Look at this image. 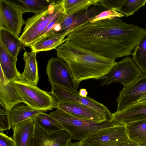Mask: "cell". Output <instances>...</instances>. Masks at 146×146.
I'll list each match as a JSON object with an SVG mask.
<instances>
[{"label": "cell", "mask_w": 146, "mask_h": 146, "mask_svg": "<svg viewBox=\"0 0 146 146\" xmlns=\"http://www.w3.org/2000/svg\"><path fill=\"white\" fill-rule=\"evenodd\" d=\"M112 115L111 120L126 125L146 120V102L135 103L123 110L112 113Z\"/></svg>", "instance_id": "obj_14"}, {"label": "cell", "mask_w": 146, "mask_h": 146, "mask_svg": "<svg viewBox=\"0 0 146 146\" xmlns=\"http://www.w3.org/2000/svg\"><path fill=\"white\" fill-rule=\"evenodd\" d=\"M146 3V0H125L118 12L129 16L144 6Z\"/></svg>", "instance_id": "obj_27"}, {"label": "cell", "mask_w": 146, "mask_h": 146, "mask_svg": "<svg viewBox=\"0 0 146 146\" xmlns=\"http://www.w3.org/2000/svg\"><path fill=\"white\" fill-rule=\"evenodd\" d=\"M17 58L11 54L0 42V68L9 82L21 79V74L17 70Z\"/></svg>", "instance_id": "obj_16"}, {"label": "cell", "mask_w": 146, "mask_h": 146, "mask_svg": "<svg viewBox=\"0 0 146 146\" xmlns=\"http://www.w3.org/2000/svg\"><path fill=\"white\" fill-rule=\"evenodd\" d=\"M132 55L133 60L142 73L146 74V29Z\"/></svg>", "instance_id": "obj_26"}, {"label": "cell", "mask_w": 146, "mask_h": 146, "mask_svg": "<svg viewBox=\"0 0 146 146\" xmlns=\"http://www.w3.org/2000/svg\"><path fill=\"white\" fill-rule=\"evenodd\" d=\"M56 109L75 117L96 122L107 120L103 115L93 109L74 102H58Z\"/></svg>", "instance_id": "obj_13"}, {"label": "cell", "mask_w": 146, "mask_h": 146, "mask_svg": "<svg viewBox=\"0 0 146 146\" xmlns=\"http://www.w3.org/2000/svg\"><path fill=\"white\" fill-rule=\"evenodd\" d=\"M51 92L59 102H76L93 109L103 115L107 120L111 121L112 119V113L107 107L90 97H82L79 94L57 86L52 87Z\"/></svg>", "instance_id": "obj_10"}, {"label": "cell", "mask_w": 146, "mask_h": 146, "mask_svg": "<svg viewBox=\"0 0 146 146\" xmlns=\"http://www.w3.org/2000/svg\"><path fill=\"white\" fill-rule=\"evenodd\" d=\"M72 139L65 130L49 134L36 125L35 133L29 146H67Z\"/></svg>", "instance_id": "obj_12"}, {"label": "cell", "mask_w": 146, "mask_h": 146, "mask_svg": "<svg viewBox=\"0 0 146 146\" xmlns=\"http://www.w3.org/2000/svg\"><path fill=\"white\" fill-rule=\"evenodd\" d=\"M0 146H16L13 138L3 132L0 133Z\"/></svg>", "instance_id": "obj_32"}, {"label": "cell", "mask_w": 146, "mask_h": 146, "mask_svg": "<svg viewBox=\"0 0 146 146\" xmlns=\"http://www.w3.org/2000/svg\"><path fill=\"white\" fill-rule=\"evenodd\" d=\"M141 146H146V141L139 144Z\"/></svg>", "instance_id": "obj_37"}, {"label": "cell", "mask_w": 146, "mask_h": 146, "mask_svg": "<svg viewBox=\"0 0 146 146\" xmlns=\"http://www.w3.org/2000/svg\"><path fill=\"white\" fill-rule=\"evenodd\" d=\"M0 102L10 112L16 105L23 103L11 82L0 84Z\"/></svg>", "instance_id": "obj_21"}, {"label": "cell", "mask_w": 146, "mask_h": 146, "mask_svg": "<svg viewBox=\"0 0 146 146\" xmlns=\"http://www.w3.org/2000/svg\"><path fill=\"white\" fill-rule=\"evenodd\" d=\"M145 30L119 17L94 22L89 19L69 29L64 41L69 40L101 56L115 59L132 55Z\"/></svg>", "instance_id": "obj_1"}, {"label": "cell", "mask_w": 146, "mask_h": 146, "mask_svg": "<svg viewBox=\"0 0 146 146\" xmlns=\"http://www.w3.org/2000/svg\"><path fill=\"white\" fill-rule=\"evenodd\" d=\"M80 141L81 146H105L133 141L129 137L127 125L119 124L101 129Z\"/></svg>", "instance_id": "obj_7"}, {"label": "cell", "mask_w": 146, "mask_h": 146, "mask_svg": "<svg viewBox=\"0 0 146 146\" xmlns=\"http://www.w3.org/2000/svg\"><path fill=\"white\" fill-rule=\"evenodd\" d=\"M56 50L57 57L68 66L77 88L83 80L102 79L117 63L115 59L101 56L68 40Z\"/></svg>", "instance_id": "obj_2"}, {"label": "cell", "mask_w": 146, "mask_h": 146, "mask_svg": "<svg viewBox=\"0 0 146 146\" xmlns=\"http://www.w3.org/2000/svg\"><path fill=\"white\" fill-rule=\"evenodd\" d=\"M36 124L34 118L21 122L15 125L13 138L16 146H29L33 137Z\"/></svg>", "instance_id": "obj_15"}, {"label": "cell", "mask_w": 146, "mask_h": 146, "mask_svg": "<svg viewBox=\"0 0 146 146\" xmlns=\"http://www.w3.org/2000/svg\"><path fill=\"white\" fill-rule=\"evenodd\" d=\"M68 31L46 36L35 41L29 47L31 50L36 52L56 49L65 42L64 39Z\"/></svg>", "instance_id": "obj_18"}, {"label": "cell", "mask_w": 146, "mask_h": 146, "mask_svg": "<svg viewBox=\"0 0 146 146\" xmlns=\"http://www.w3.org/2000/svg\"><path fill=\"white\" fill-rule=\"evenodd\" d=\"M141 71L132 60L126 56L117 62L112 68L102 79V86L112 83H119L126 87L136 81L142 74Z\"/></svg>", "instance_id": "obj_6"}, {"label": "cell", "mask_w": 146, "mask_h": 146, "mask_svg": "<svg viewBox=\"0 0 146 146\" xmlns=\"http://www.w3.org/2000/svg\"><path fill=\"white\" fill-rule=\"evenodd\" d=\"M20 7L9 0H0V29L7 30L19 36L22 26L26 24Z\"/></svg>", "instance_id": "obj_9"}, {"label": "cell", "mask_w": 146, "mask_h": 146, "mask_svg": "<svg viewBox=\"0 0 146 146\" xmlns=\"http://www.w3.org/2000/svg\"><path fill=\"white\" fill-rule=\"evenodd\" d=\"M46 71L52 87H60L79 94L72 74L67 65L62 59L58 57L50 59Z\"/></svg>", "instance_id": "obj_8"}, {"label": "cell", "mask_w": 146, "mask_h": 146, "mask_svg": "<svg viewBox=\"0 0 146 146\" xmlns=\"http://www.w3.org/2000/svg\"><path fill=\"white\" fill-rule=\"evenodd\" d=\"M67 146H81V145L80 142L79 141L74 143L71 142Z\"/></svg>", "instance_id": "obj_35"}, {"label": "cell", "mask_w": 146, "mask_h": 146, "mask_svg": "<svg viewBox=\"0 0 146 146\" xmlns=\"http://www.w3.org/2000/svg\"><path fill=\"white\" fill-rule=\"evenodd\" d=\"M79 12L74 15L64 17L59 23L61 27L60 33L71 29L76 25V21L81 13Z\"/></svg>", "instance_id": "obj_29"}, {"label": "cell", "mask_w": 146, "mask_h": 146, "mask_svg": "<svg viewBox=\"0 0 146 146\" xmlns=\"http://www.w3.org/2000/svg\"><path fill=\"white\" fill-rule=\"evenodd\" d=\"M105 146H141L139 144L133 141L126 143H120L111 144Z\"/></svg>", "instance_id": "obj_33"}, {"label": "cell", "mask_w": 146, "mask_h": 146, "mask_svg": "<svg viewBox=\"0 0 146 146\" xmlns=\"http://www.w3.org/2000/svg\"><path fill=\"white\" fill-rule=\"evenodd\" d=\"M146 95V74H142L134 83L123 89L117 98V111L123 110Z\"/></svg>", "instance_id": "obj_11"}, {"label": "cell", "mask_w": 146, "mask_h": 146, "mask_svg": "<svg viewBox=\"0 0 146 146\" xmlns=\"http://www.w3.org/2000/svg\"><path fill=\"white\" fill-rule=\"evenodd\" d=\"M13 4L21 8L23 12H31L35 14L47 9L56 1L49 0H9Z\"/></svg>", "instance_id": "obj_22"}, {"label": "cell", "mask_w": 146, "mask_h": 146, "mask_svg": "<svg viewBox=\"0 0 146 146\" xmlns=\"http://www.w3.org/2000/svg\"><path fill=\"white\" fill-rule=\"evenodd\" d=\"M88 94V92L85 88L81 89L79 92V94L82 97H86Z\"/></svg>", "instance_id": "obj_34"}, {"label": "cell", "mask_w": 146, "mask_h": 146, "mask_svg": "<svg viewBox=\"0 0 146 146\" xmlns=\"http://www.w3.org/2000/svg\"><path fill=\"white\" fill-rule=\"evenodd\" d=\"M48 115L60 123L72 139L79 141L101 129L118 124L113 120L99 122L80 118L58 109Z\"/></svg>", "instance_id": "obj_3"}, {"label": "cell", "mask_w": 146, "mask_h": 146, "mask_svg": "<svg viewBox=\"0 0 146 146\" xmlns=\"http://www.w3.org/2000/svg\"><path fill=\"white\" fill-rule=\"evenodd\" d=\"M36 52L26 51L23 54L24 69L21 74V79L37 86L39 79Z\"/></svg>", "instance_id": "obj_17"}, {"label": "cell", "mask_w": 146, "mask_h": 146, "mask_svg": "<svg viewBox=\"0 0 146 146\" xmlns=\"http://www.w3.org/2000/svg\"><path fill=\"white\" fill-rule=\"evenodd\" d=\"M34 118L36 125L49 134L61 130H64L57 121L45 113H39Z\"/></svg>", "instance_id": "obj_24"}, {"label": "cell", "mask_w": 146, "mask_h": 146, "mask_svg": "<svg viewBox=\"0 0 146 146\" xmlns=\"http://www.w3.org/2000/svg\"><path fill=\"white\" fill-rule=\"evenodd\" d=\"M11 127L10 121V112L7 110L4 105L0 102V132L9 130Z\"/></svg>", "instance_id": "obj_28"}, {"label": "cell", "mask_w": 146, "mask_h": 146, "mask_svg": "<svg viewBox=\"0 0 146 146\" xmlns=\"http://www.w3.org/2000/svg\"><path fill=\"white\" fill-rule=\"evenodd\" d=\"M125 0H102L97 3L109 10L118 12L122 5Z\"/></svg>", "instance_id": "obj_31"}, {"label": "cell", "mask_w": 146, "mask_h": 146, "mask_svg": "<svg viewBox=\"0 0 146 146\" xmlns=\"http://www.w3.org/2000/svg\"><path fill=\"white\" fill-rule=\"evenodd\" d=\"M124 16V15L117 12L109 10L102 12L92 17L89 19L91 22L111 19L116 17H121Z\"/></svg>", "instance_id": "obj_30"}, {"label": "cell", "mask_w": 146, "mask_h": 146, "mask_svg": "<svg viewBox=\"0 0 146 146\" xmlns=\"http://www.w3.org/2000/svg\"><path fill=\"white\" fill-rule=\"evenodd\" d=\"M11 83L23 103L32 108L46 111L57 108L58 102L51 92L42 90L21 79Z\"/></svg>", "instance_id": "obj_4"}, {"label": "cell", "mask_w": 146, "mask_h": 146, "mask_svg": "<svg viewBox=\"0 0 146 146\" xmlns=\"http://www.w3.org/2000/svg\"><path fill=\"white\" fill-rule=\"evenodd\" d=\"M100 0H62L60 1L64 13L66 16L74 14L97 5Z\"/></svg>", "instance_id": "obj_23"}, {"label": "cell", "mask_w": 146, "mask_h": 146, "mask_svg": "<svg viewBox=\"0 0 146 146\" xmlns=\"http://www.w3.org/2000/svg\"><path fill=\"white\" fill-rule=\"evenodd\" d=\"M145 102H146V95L139 99L135 103H141Z\"/></svg>", "instance_id": "obj_36"}, {"label": "cell", "mask_w": 146, "mask_h": 146, "mask_svg": "<svg viewBox=\"0 0 146 146\" xmlns=\"http://www.w3.org/2000/svg\"><path fill=\"white\" fill-rule=\"evenodd\" d=\"M63 12L59 0L51 5L45 10L27 19L23 32L20 36L21 41L25 46L29 47L49 24Z\"/></svg>", "instance_id": "obj_5"}, {"label": "cell", "mask_w": 146, "mask_h": 146, "mask_svg": "<svg viewBox=\"0 0 146 146\" xmlns=\"http://www.w3.org/2000/svg\"><path fill=\"white\" fill-rule=\"evenodd\" d=\"M47 111L35 109L25 104H19L14 106L10 111L12 127L21 122L34 118L39 113Z\"/></svg>", "instance_id": "obj_20"}, {"label": "cell", "mask_w": 146, "mask_h": 146, "mask_svg": "<svg viewBox=\"0 0 146 146\" xmlns=\"http://www.w3.org/2000/svg\"><path fill=\"white\" fill-rule=\"evenodd\" d=\"M0 42L7 51L16 58L21 50H25V46L20 37L6 29H0Z\"/></svg>", "instance_id": "obj_19"}, {"label": "cell", "mask_w": 146, "mask_h": 146, "mask_svg": "<svg viewBox=\"0 0 146 146\" xmlns=\"http://www.w3.org/2000/svg\"><path fill=\"white\" fill-rule=\"evenodd\" d=\"M129 137L132 141L139 144L146 141V120L127 124Z\"/></svg>", "instance_id": "obj_25"}]
</instances>
